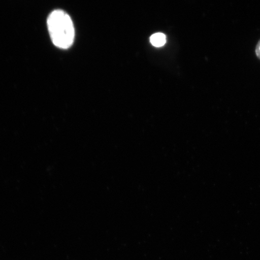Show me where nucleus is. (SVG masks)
Instances as JSON below:
<instances>
[{"label":"nucleus","mask_w":260,"mask_h":260,"mask_svg":"<svg viewBox=\"0 0 260 260\" xmlns=\"http://www.w3.org/2000/svg\"><path fill=\"white\" fill-rule=\"evenodd\" d=\"M47 24L53 44L66 49L72 45L75 37L73 22L67 13L56 10L48 16Z\"/></svg>","instance_id":"f257e3e1"},{"label":"nucleus","mask_w":260,"mask_h":260,"mask_svg":"<svg viewBox=\"0 0 260 260\" xmlns=\"http://www.w3.org/2000/svg\"><path fill=\"white\" fill-rule=\"evenodd\" d=\"M150 42L153 46L155 47H161L164 46L167 42L166 36L162 32H157L152 35L150 38Z\"/></svg>","instance_id":"f03ea898"},{"label":"nucleus","mask_w":260,"mask_h":260,"mask_svg":"<svg viewBox=\"0 0 260 260\" xmlns=\"http://www.w3.org/2000/svg\"><path fill=\"white\" fill-rule=\"evenodd\" d=\"M255 52L256 57L260 60V40L256 45Z\"/></svg>","instance_id":"7ed1b4c3"}]
</instances>
